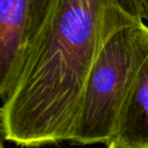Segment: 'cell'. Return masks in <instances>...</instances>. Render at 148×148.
<instances>
[{"label":"cell","instance_id":"obj_3","mask_svg":"<svg viewBox=\"0 0 148 148\" xmlns=\"http://www.w3.org/2000/svg\"><path fill=\"white\" fill-rule=\"evenodd\" d=\"M33 0H0V97L5 101L32 50Z\"/></svg>","mask_w":148,"mask_h":148},{"label":"cell","instance_id":"obj_2","mask_svg":"<svg viewBox=\"0 0 148 148\" xmlns=\"http://www.w3.org/2000/svg\"><path fill=\"white\" fill-rule=\"evenodd\" d=\"M148 58V25L129 27L112 36L97 55L83 89L69 143L109 144L122 107Z\"/></svg>","mask_w":148,"mask_h":148},{"label":"cell","instance_id":"obj_6","mask_svg":"<svg viewBox=\"0 0 148 148\" xmlns=\"http://www.w3.org/2000/svg\"><path fill=\"white\" fill-rule=\"evenodd\" d=\"M108 148H134L131 146H128L126 144H123L121 142L117 141V140H113L108 144Z\"/></svg>","mask_w":148,"mask_h":148},{"label":"cell","instance_id":"obj_8","mask_svg":"<svg viewBox=\"0 0 148 148\" xmlns=\"http://www.w3.org/2000/svg\"><path fill=\"white\" fill-rule=\"evenodd\" d=\"M1 148H4V144H3V142H1Z\"/></svg>","mask_w":148,"mask_h":148},{"label":"cell","instance_id":"obj_4","mask_svg":"<svg viewBox=\"0 0 148 148\" xmlns=\"http://www.w3.org/2000/svg\"><path fill=\"white\" fill-rule=\"evenodd\" d=\"M114 140L134 148H148V58L122 107Z\"/></svg>","mask_w":148,"mask_h":148},{"label":"cell","instance_id":"obj_7","mask_svg":"<svg viewBox=\"0 0 148 148\" xmlns=\"http://www.w3.org/2000/svg\"><path fill=\"white\" fill-rule=\"evenodd\" d=\"M142 5H143L144 11V19L146 21V25H148V0H141Z\"/></svg>","mask_w":148,"mask_h":148},{"label":"cell","instance_id":"obj_1","mask_svg":"<svg viewBox=\"0 0 148 148\" xmlns=\"http://www.w3.org/2000/svg\"><path fill=\"white\" fill-rule=\"evenodd\" d=\"M144 21L141 0H51L29 59L0 109L3 138L21 147L69 141L101 48L116 33Z\"/></svg>","mask_w":148,"mask_h":148},{"label":"cell","instance_id":"obj_5","mask_svg":"<svg viewBox=\"0 0 148 148\" xmlns=\"http://www.w3.org/2000/svg\"><path fill=\"white\" fill-rule=\"evenodd\" d=\"M51 4V0H33V8H32L31 16V27H29V35H31L32 50L36 44L38 37L41 33L46 21ZM31 50V52H32Z\"/></svg>","mask_w":148,"mask_h":148}]
</instances>
